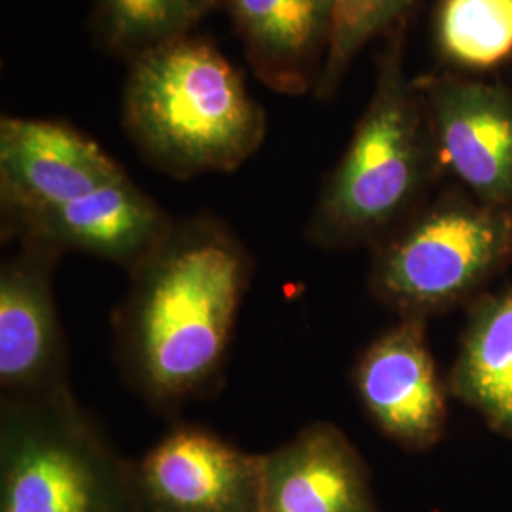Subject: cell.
<instances>
[{"instance_id": "17", "label": "cell", "mask_w": 512, "mask_h": 512, "mask_svg": "<svg viewBox=\"0 0 512 512\" xmlns=\"http://www.w3.org/2000/svg\"><path fill=\"white\" fill-rule=\"evenodd\" d=\"M416 0H334L329 54L313 95L330 101L340 92L351 65L366 46L412 16Z\"/></svg>"}, {"instance_id": "2", "label": "cell", "mask_w": 512, "mask_h": 512, "mask_svg": "<svg viewBox=\"0 0 512 512\" xmlns=\"http://www.w3.org/2000/svg\"><path fill=\"white\" fill-rule=\"evenodd\" d=\"M410 18L382 37L368 105L306 224L315 247L382 243L420 209L442 173L423 95L406 73Z\"/></svg>"}, {"instance_id": "5", "label": "cell", "mask_w": 512, "mask_h": 512, "mask_svg": "<svg viewBox=\"0 0 512 512\" xmlns=\"http://www.w3.org/2000/svg\"><path fill=\"white\" fill-rule=\"evenodd\" d=\"M372 291L421 319L471 293L512 253V211L444 194L378 243Z\"/></svg>"}, {"instance_id": "12", "label": "cell", "mask_w": 512, "mask_h": 512, "mask_svg": "<svg viewBox=\"0 0 512 512\" xmlns=\"http://www.w3.org/2000/svg\"><path fill=\"white\" fill-rule=\"evenodd\" d=\"M262 512H378V505L344 431L315 421L262 454Z\"/></svg>"}, {"instance_id": "4", "label": "cell", "mask_w": 512, "mask_h": 512, "mask_svg": "<svg viewBox=\"0 0 512 512\" xmlns=\"http://www.w3.org/2000/svg\"><path fill=\"white\" fill-rule=\"evenodd\" d=\"M0 512H141L133 461L71 387L0 397Z\"/></svg>"}, {"instance_id": "6", "label": "cell", "mask_w": 512, "mask_h": 512, "mask_svg": "<svg viewBox=\"0 0 512 512\" xmlns=\"http://www.w3.org/2000/svg\"><path fill=\"white\" fill-rule=\"evenodd\" d=\"M416 84L442 171L476 202L512 211V90L450 71Z\"/></svg>"}, {"instance_id": "16", "label": "cell", "mask_w": 512, "mask_h": 512, "mask_svg": "<svg viewBox=\"0 0 512 512\" xmlns=\"http://www.w3.org/2000/svg\"><path fill=\"white\" fill-rule=\"evenodd\" d=\"M219 0H93V37L109 54L133 63L141 55L194 35Z\"/></svg>"}, {"instance_id": "11", "label": "cell", "mask_w": 512, "mask_h": 512, "mask_svg": "<svg viewBox=\"0 0 512 512\" xmlns=\"http://www.w3.org/2000/svg\"><path fill=\"white\" fill-rule=\"evenodd\" d=\"M355 387L385 437L410 450L439 442L446 425L444 391L418 317H404L365 349Z\"/></svg>"}, {"instance_id": "9", "label": "cell", "mask_w": 512, "mask_h": 512, "mask_svg": "<svg viewBox=\"0 0 512 512\" xmlns=\"http://www.w3.org/2000/svg\"><path fill=\"white\" fill-rule=\"evenodd\" d=\"M61 253L18 243L0 266V387L6 397H35L69 387V353L55 306Z\"/></svg>"}, {"instance_id": "15", "label": "cell", "mask_w": 512, "mask_h": 512, "mask_svg": "<svg viewBox=\"0 0 512 512\" xmlns=\"http://www.w3.org/2000/svg\"><path fill=\"white\" fill-rule=\"evenodd\" d=\"M431 35L446 71H495L512 59V0H439Z\"/></svg>"}, {"instance_id": "14", "label": "cell", "mask_w": 512, "mask_h": 512, "mask_svg": "<svg viewBox=\"0 0 512 512\" xmlns=\"http://www.w3.org/2000/svg\"><path fill=\"white\" fill-rule=\"evenodd\" d=\"M452 391L497 433L512 437V289L476 311L454 366Z\"/></svg>"}, {"instance_id": "1", "label": "cell", "mask_w": 512, "mask_h": 512, "mask_svg": "<svg viewBox=\"0 0 512 512\" xmlns=\"http://www.w3.org/2000/svg\"><path fill=\"white\" fill-rule=\"evenodd\" d=\"M253 256L224 222L200 213L129 272L114 317L116 355L129 385L156 410H177L219 382Z\"/></svg>"}, {"instance_id": "18", "label": "cell", "mask_w": 512, "mask_h": 512, "mask_svg": "<svg viewBox=\"0 0 512 512\" xmlns=\"http://www.w3.org/2000/svg\"><path fill=\"white\" fill-rule=\"evenodd\" d=\"M219 2H220V8H222V0H219Z\"/></svg>"}, {"instance_id": "7", "label": "cell", "mask_w": 512, "mask_h": 512, "mask_svg": "<svg viewBox=\"0 0 512 512\" xmlns=\"http://www.w3.org/2000/svg\"><path fill=\"white\" fill-rule=\"evenodd\" d=\"M124 175L105 148L71 124L0 118L2 226L73 202Z\"/></svg>"}, {"instance_id": "10", "label": "cell", "mask_w": 512, "mask_h": 512, "mask_svg": "<svg viewBox=\"0 0 512 512\" xmlns=\"http://www.w3.org/2000/svg\"><path fill=\"white\" fill-rule=\"evenodd\" d=\"M173 219L128 173L55 209L2 226V238L57 253H86L135 270L167 236Z\"/></svg>"}, {"instance_id": "8", "label": "cell", "mask_w": 512, "mask_h": 512, "mask_svg": "<svg viewBox=\"0 0 512 512\" xmlns=\"http://www.w3.org/2000/svg\"><path fill=\"white\" fill-rule=\"evenodd\" d=\"M141 512H262V454L177 425L133 461Z\"/></svg>"}, {"instance_id": "3", "label": "cell", "mask_w": 512, "mask_h": 512, "mask_svg": "<svg viewBox=\"0 0 512 512\" xmlns=\"http://www.w3.org/2000/svg\"><path fill=\"white\" fill-rule=\"evenodd\" d=\"M122 126L150 167L188 181L255 156L268 116L228 57L188 35L129 63Z\"/></svg>"}, {"instance_id": "13", "label": "cell", "mask_w": 512, "mask_h": 512, "mask_svg": "<svg viewBox=\"0 0 512 512\" xmlns=\"http://www.w3.org/2000/svg\"><path fill=\"white\" fill-rule=\"evenodd\" d=\"M256 78L272 92H315L329 54L334 0H222Z\"/></svg>"}]
</instances>
